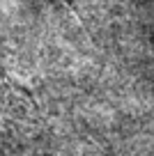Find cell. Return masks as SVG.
Listing matches in <instances>:
<instances>
[{
	"mask_svg": "<svg viewBox=\"0 0 154 156\" xmlns=\"http://www.w3.org/2000/svg\"><path fill=\"white\" fill-rule=\"evenodd\" d=\"M7 92H9V85H7V80H2V78H0V115H2V110H5L7 103H9V101H5Z\"/></svg>",
	"mask_w": 154,
	"mask_h": 156,
	"instance_id": "cell-1",
	"label": "cell"
}]
</instances>
